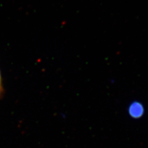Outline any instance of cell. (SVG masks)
Returning <instances> with one entry per match:
<instances>
[{
  "instance_id": "cell-1",
  "label": "cell",
  "mask_w": 148,
  "mask_h": 148,
  "mask_svg": "<svg viewBox=\"0 0 148 148\" xmlns=\"http://www.w3.org/2000/svg\"><path fill=\"white\" fill-rule=\"evenodd\" d=\"M143 107L141 104L133 103L129 108V114L133 118H139L142 116L143 114Z\"/></svg>"
},
{
  "instance_id": "cell-2",
  "label": "cell",
  "mask_w": 148,
  "mask_h": 148,
  "mask_svg": "<svg viewBox=\"0 0 148 148\" xmlns=\"http://www.w3.org/2000/svg\"><path fill=\"white\" fill-rule=\"evenodd\" d=\"M3 86H2V82H1V74H0V96H1L3 93Z\"/></svg>"
}]
</instances>
